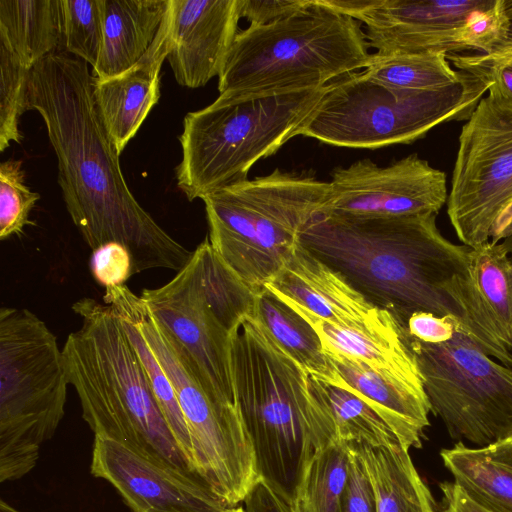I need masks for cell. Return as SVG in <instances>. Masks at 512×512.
<instances>
[{
  "instance_id": "obj_34",
  "label": "cell",
  "mask_w": 512,
  "mask_h": 512,
  "mask_svg": "<svg viewBox=\"0 0 512 512\" xmlns=\"http://www.w3.org/2000/svg\"><path fill=\"white\" fill-rule=\"evenodd\" d=\"M458 71L471 74L497 93L512 101V20L503 37L485 53L448 54Z\"/></svg>"
},
{
  "instance_id": "obj_30",
  "label": "cell",
  "mask_w": 512,
  "mask_h": 512,
  "mask_svg": "<svg viewBox=\"0 0 512 512\" xmlns=\"http://www.w3.org/2000/svg\"><path fill=\"white\" fill-rule=\"evenodd\" d=\"M317 384L330 410L338 441L375 447L401 444L390 426L347 383Z\"/></svg>"
},
{
  "instance_id": "obj_10",
  "label": "cell",
  "mask_w": 512,
  "mask_h": 512,
  "mask_svg": "<svg viewBox=\"0 0 512 512\" xmlns=\"http://www.w3.org/2000/svg\"><path fill=\"white\" fill-rule=\"evenodd\" d=\"M69 385L57 338L26 308L0 309V481L37 464L65 414Z\"/></svg>"
},
{
  "instance_id": "obj_16",
  "label": "cell",
  "mask_w": 512,
  "mask_h": 512,
  "mask_svg": "<svg viewBox=\"0 0 512 512\" xmlns=\"http://www.w3.org/2000/svg\"><path fill=\"white\" fill-rule=\"evenodd\" d=\"M90 470L109 482L132 512H221L226 507L202 481L107 437L94 435Z\"/></svg>"
},
{
  "instance_id": "obj_9",
  "label": "cell",
  "mask_w": 512,
  "mask_h": 512,
  "mask_svg": "<svg viewBox=\"0 0 512 512\" xmlns=\"http://www.w3.org/2000/svg\"><path fill=\"white\" fill-rule=\"evenodd\" d=\"M488 89L468 73L441 89L412 91L353 72L326 85L296 136L348 148L409 144L442 123L467 121Z\"/></svg>"
},
{
  "instance_id": "obj_22",
  "label": "cell",
  "mask_w": 512,
  "mask_h": 512,
  "mask_svg": "<svg viewBox=\"0 0 512 512\" xmlns=\"http://www.w3.org/2000/svg\"><path fill=\"white\" fill-rule=\"evenodd\" d=\"M103 39L92 68L97 79L111 78L133 67L153 43L169 0H100Z\"/></svg>"
},
{
  "instance_id": "obj_13",
  "label": "cell",
  "mask_w": 512,
  "mask_h": 512,
  "mask_svg": "<svg viewBox=\"0 0 512 512\" xmlns=\"http://www.w3.org/2000/svg\"><path fill=\"white\" fill-rule=\"evenodd\" d=\"M447 214L466 246L500 243L512 234V101L483 97L463 125Z\"/></svg>"
},
{
  "instance_id": "obj_21",
  "label": "cell",
  "mask_w": 512,
  "mask_h": 512,
  "mask_svg": "<svg viewBox=\"0 0 512 512\" xmlns=\"http://www.w3.org/2000/svg\"><path fill=\"white\" fill-rule=\"evenodd\" d=\"M326 354L345 382L390 426L405 448L422 446L431 412L422 381L381 372L340 354Z\"/></svg>"
},
{
  "instance_id": "obj_42",
  "label": "cell",
  "mask_w": 512,
  "mask_h": 512,
  "mask_svg": "<svg viewBox=\"0 0 512 512\" xmlns=\"http://www.w3.org/2000/svg\"><path fill=\"white\" fill-rule=\"evenodd\" d=\"M221 512H246L243 505H237L233 507H225Z\"/></svg>"
},
{
  "instance_id": "obj_19",
  "label": "cell",
  "mask_w": 512,
  "mask_h": 512,
  "mask_svg": "<svg viewBox=\"0 0 512 512\" xmlns=\"http://www.w3.org/2000/svg\"><path fill=\"white\" fill-rule=\"evenodd\" d=\"M167 60L176 82L199 88L219 77L239 32L240 0H170Z\"/></svg>"
},
{
  "instance_id": "obj_14",
  "label": "cell",
  "mask_w": 512,
  "mask_h": 512,
  "mask_svg": "<svg viewBox=\"0 0 512 512\" xmlns=\"http://www.w3.org/2000/svg\"><path fill=\"white\" fill-rule=\"evenodd\" d=\"M380 54L488 52L512 20V0H364L353 15Z\"/></svg>"
},
{
  "instance_id": "obj_15",
  "label": "cell",
  "mask_w": 512,
  "mask_h": 512,
  "mask_svg": "<svg viewBox=\"0 0 512 512\" xmlns=\"http://www.w3.org/2000/svg\"><path fill=\"white\" fill-rule=\"evenodd\" d=\"M330 195L320 212L399 217L438 214L447 202L446 175L417 154L388 166L358 160L332 172Z\"/></svg>"
},
{
  "instance_id": "obj_18",
  "label": "cell",
  "mask_w": 512,
  "mask_h": 512,
  "mask_svg": "<svg viewBox=\"0 0 512 512\" xmlns=\"http://www.w3.org/2000/svg\"><path fill=\"white\" fill-rule=\"evenodd\" d=\"M264 288L333 325L364 331L403 328L391 313L370 303L299 243Z\"/></svg>"
},
{
  "instance_id": "obj_24",
  "label": "cell",
  "mask_w": 512,
  "mask_h": 512,
  "mask_svg": "<svg viewBox=\"0 0 512 512\" xmlns=\"http://www.w3.org/2000/svg\"><path fill=\"white\" fill-rule=\"evenodd\" d=\"M370 481L376 512H437L434 498L402 444L347 443Z\"/></svg>"
},
{
  "instance_id": "obj_20",
  "label": "cell",
  "mask_w": 512,
  "mask_h": 512,
  "mask_svg": "<svg viewBox=\"0 0 512 512\" xmlns=\"http://www.w3.org/2000/svg\"><path fill=\"white\" fill-rule=\"evenodd\" d=\"M171 27L169 0L162 25L142 58L120 75L94 80L99 113L120 154L160 99V70L169 53Z\"/></svg>"
},
{
  "instance_id": "obj_17",
  "label": "cell",
  "mask_w": 512,
  "mask_h": 512,
  "mask_svg": "<svg viewBox=\"0 0 512 512\" xmlns=\"http://www.w3.org/2000/svg\"><path fill=\"white\" fill-rule=\"evenodd\" d=\"M449 294L465 331L486 354L512 367V259L505 245L470 247Z\"/></svg>"
},
{
  "instance_id": "obj_6",
  "label": "cell",
  "mask_w": 512,
  "mask_h": 512,
  "mask_svg": "<svg viewBox=\"0 0 512 512\" xmlns=\"http://www.w3.org/2000/svg\"><path fill=\"white\" fill-rule=\"evenodd\" d=\"M325 87L262 95L219 94L189 112L178 139L182 158L178 188L189 201L247 179L252 166L274 154L296 133Z\"/></svg>"
},
{
  "instance_id": "obj_35",
  "label": "cell",
  "mask_w": 512,
  "mask_h": 512,
  "mask_svg": "<svg viewBox=\"0 0 512 512\" xmlns=\"http://www.w3.org/2000/svg\"><path fill=\"white\" fill-rule=\"evenodd\" d=\"M25 183L22 161L7 160L0 164V239L21 235L31 225L29 214L40 199Z\"/></svg>"
},
{
  "instance_id": "obj_12",
  "label": "cell",
  "mask_w": 512,
  "mask_h": 512,
  "mask_svg": "<svg viewBox=\"0 0 512 512\" xmlns=\"http://www.w3.org/2000/svg\"><path fill=\"white\" fill-rule=\"evenodd\" d=\"M404 337L431 412L452 439L480 447L512 436V367L486 354L461 322L437 342Z\"/></svg>"
},
{
  "instance_id": "obj_23",
  "label": "cell",
  "mask_w": 512,
  "mask_h": 512,
  "mask_svg": "<svg viewBox=\"0 0 512 512\" xmlns=\"http://www.w3.org/2000/svg\"><path fill=\"white\" fill-rule=\"evenodd\" d=\"M440 456L471 501L488 512H512V436L480 447L459 441Z\"/></svg>"
},
{
  "instance_id": "obj_8",
  "label": "cell",
  "mask_w": 512,
  "mask_h": 512,
  "mask_svg": "<svg viewBox=\"0 0 512 512\" xmlns=\"http://www.w3.org/2000/svg\"><path fill=\"white\" fill-rule=\"evenodd\" d=\"M330 183L275 169L202 200L209 242L257 295L298 245L303 227L326 204Z\"/></svg>"
},
{
  "instance_id": "obj_26",
  "label": "cell",
  "mask_w": 512,
  "mask_h": 512,
  "mask_svg": "<svg viewBox=\"0 0 512 512\" xmlns=\"http://www.w3.org/2000/svg\"><path fill=\"white\" fill-rule=\"evenodd\" d=\"M62 43L60 0H0V45L32 69Z\"/></svg>"
},
{
  "instance_id": "obj_29",
  "label": "cell",
  "mask_w": 512,
  "mask_h": 512,
  "mask_svg": "<svg viewBox=\"0 0 512 512\" xmlns=\"http://www.w3.org/2000/svg\"><path fill=\"white\" fill-rule=\"evenodd\" d=\"M363 73L371 80L395 89L437 90L460 81L464 72L451 66L439 52L370 54Z\"/></svg>"
},
{
  "instance_id": "obj_1",
  "label": "cell",
  "mask_w": 512,
  "mask_h": 512,
  "mask_svg": "<svg viewBox=\"0 0 512 512\" xmlns=\"http://www.w3.org/2000/svg\"><path fill=\"white\" fill-rule=\"evenodd\" d=\"M94 80L88 64L66 52L49 55L30 73V110L46 125L66 209L92 251L108 243L124 246L133 275L156 268L178 272L192 251L131 193L94 98Z\"/></svg>"
},
{
  "instance_id": "obj_33",
  "label": "cell",
  "mask_w": 512,
  "mask_h": 512,
  "mask_svg": "<svg viewBox=\"0 0 512 512\" xmlns=\"http://www.w3.org/2000/svg\"><path fill=\"white\" fill-rule=\"evenodd\" d=\"M31 69L23 66L0 45V151L12 142L21 143V116L30 110L29 80Z\"/></svg>"
},
{
  "instance_id": "obj_7",
  "label": "cell",
  "mask_w": 512,
  "mask_h": 512,
  "mask_svg": "<svg viewBox=\"0 0 512 512\" xmlns=\"http://www.w3.org/2000/svg\"><path fill=\"white\" fill-rule=\"evenodd\" d=\"M140 297L207 395L219 405L238 407L231 344L253 312L256 294L223 262L208 237L169 282L144 289Z\"/></svg>"
},
{
  "instance_id": "obj_32",
  "label": "cell",
  "mask_w": 512,
  "mask_h": 512,
  "mask_svg": "<svg viewBox=\"0 0 512 512\" xmlns=\"http://www.w3.org/2000/svg\"><path fill=\"white\" fill-rule=\"evenodd\" d=\"M65 52L96 65L102 47L100 0H60Z\"/></svg>"
},
{
  "instance_id": "obj_25",
  "label": "cell",
  "mask_w": 512,
  "mask_h": 512,
  "mask_svg": "<svg viewBox=\"0 0 512 512\" xmlns=\"http://www.w3.org/2000/svg\"><path fill=\"white\" fill-rule=\"evenodd\" d=\"M284 303L310 323L325 352L363 362L381 372L422 381L415 357L405 340L404 327L395 331L345 328L328 323L295 304Z\"/></svg>"
},
{
  "instance_id": "obj_31",
  "label": "cell",
  "mask_w": 512,
  "mask_h": 512,
  "mask_svg": "<svg viewBox=\"0 0 512 512\" xmlns=\"http://www.w3.org/2000/svg\"><path fill=\"white\" fill-rule=\"evenodd\" d=\"M145 368L159 408L189 464L194 468L189 430L175 390L136 323L125 313L114 309ZM196 472V470H195ZM197 473V472H196Z\"/></svg>"
},
{
  "instance_id": "obj_3",
  "label": "cell",
  "mask_w": 512,
  "mask_h": 512,
  "mask_svg": "<svg viewBox=\"0 0 512 512\" xmlns=\"http://www.w3.org/2000/svg\"><path fill=\"white\" fill-rule=\"evenodd\" d=\"M231 371L260 479L292 502L313 453L338 441L317 381L252 313L233 336Z\"/></svg>"
},
{
  "instance_id": "obj_36",
  "label": "cell",
  "mask_w": 512,
  "mask_h": 512,
  "mask_svg": "<svg viewBox=\"0 0 512 512\" xmlns=\"http://www.w3.org/2000/svg\"><path fill=\"white\" fill-rule=\"evenodd\" d=\"M90 267L94 279L105 288L123 285L133 276L128 250L118 243H108L92 251Z\"/></svg>"
},
{
  "instance_id": "obj_4",
  "label": "cell",
  "mask_w": 512,
  "mask_h": 512,
  "mask_svg": "<svg viewBox=\"0 0 512 512\" xmlns=\"http://www.w3.org/2000/svg\"><path fill=\"white\" fill-rule=\"evenodd\" d=\"M72 310L82 324L62 348L65 372L94 435L118 441L158 465L202 481L173 437L114 308L84 297Z\"/></svg>"
},
{
  "instance_id": "obj_11",
  "label": "cell",
  "mask_w": 512,
  "mask_h": 512,
  "mask_svg": "<svg viewBox=\"0 0 512 512\" xmlns=\"http://www.w3.org/2000/svg\"><path fill=\"white\" fill-rule=\"evenodd\" d=\"M103 300L136 323L168 376L189 430L199 477L226 507L242 503L260 476L239 407L219 405L207 395L178 347L127 285L106 288Z\"/></svg>"
},
{
  "instance_id": "obj_39",
  "label": "cell",
  "mask_w": 512,
  "mask_h": 512,
  "mask_svg": "<svg viewBox=\"0 0 512 512\" xmlns=\"http://www.w3.org/2000/svg\"><path fill=\"white\" fill-rule=\"evenodd\" d=\"M246 512H295L292 502L275 492L262 479L243 501Z\"/></svg>"
},
{
  "instance_id": "obj_38",
  "label": "cell",
  "mask_w": 512,
  "mask_h": 512,
  "mask_svg": "<svg viewBox=\"0 0 512 512\" xmlns=\"http://www.w3.org/2000/svg\"><path fill=\"white\" fill-rule=\"evenodd\" d=\"M305 0H240L241 18L250 26H260L274 22L304 4Z\"/></svg>"
},
{
  "instance_id": "obj_37",
  "label": "cell",
  "mask_w": 512,
  "mask_h": 512,
  "mask_svg": "<svg viewBox=\"0 0 512 512\" xmlns=\"http://www.w3.org/2000/svg\"><path fill=\"white\" fill-rule=\"evenodd\" d=\"M349 451V475L340 512H376L374 493L368 476L357 456L350 449Z\"/></svg>"
},
{
  "instance_id": "obj_5",
  "label": "cell",
  "mask_w": 512,
  "mask_h": 512,
  "mask_svg": "<svg viewBox=\"0 0 512 512\" xmlns=\"http://www.w3.org/2000/svg\"><path fill=\"white\" fill-rule=\"evenodd\" d=\"M369 43L358 20L325 0L238 32L218 77L219 94L262 95L321 88L364 69Z\"/></svg>"
},
{
  "instance_id": "obj_27",
  "label": "cell",
  "mask_w": 512,
  "mask_h": 512,
  "mask_svg": "<svg viewBox=\"0 0 512 512\" xmlns=\"http://www.w3.org/2000/svg\"><path fill=\"white\" fill-rule=\"evenodd\" d=\"M252 314L313 379L335 386L345 385L314 328L281 299L264 288L256 295Z\"/></svg>"
},
{
  "instance_id": "obj_41",
  "label": "cell",
  "mask_w": 512,
  "mask_h": 512,
  "mask_svg": "<svg viewBox=\"0 0 512 512\" xmlns=\"http://www.w3.org/2000/svg\"><path fill=\"white\" fill-rule=\"evenodd\" d=\"M0 512H21L3 499L0 501Z\"/></svg>"
},
{
  "instance_id": "obj_40",
  "label": "cell",
  "mask_w": 512,
  "mask_h": 512,
  "mask_svg": "<svg viewBox=\"0 0 512 512\" xmlns=\"http://www.w3.org/2000/svg\"><path fill=\"white\" fill-rule=\"evenodd\" d=\"M440 488L443 494L441 512H488L471 501L454 482H442Z\"/></svg>"
},
{
  "instance_id": "obj_43",
  "label": "cell",
  "mask_w": 512,
  "mask_h": 512,
  "mask_svg": "<svg viewBox=\"0 0 512 512\" xmlns=\"http://www.w3.org/2000/svg\"><path fill=\"white\" fill-rule=\"evenodd\" d=\"M502 243L507 248L509 255L512 259V234L508 238H506L504 241H502Z\"/></svg>"
},
{
  "instance_id": "obj_28",
  "label": "cell",
  "mask_w": 512,
  "mask_h": 512,
  "mask_svg": "<svg viewBox=\"0 0 512 512\" xmlns=\"http://www.w3.org/2000/svg\"><path fill=\"white\" fill-rule=\"evenodd\" d=\"M350 460L347 443L335 441L317 449L296 487L292 500L295 512H340Z\"/></svg>"
},
{
  "instance_id": "obj_2",
  "label": "cell",
  "mask_w": 512,
  "mask_h": 512,
  "mask_svg": "<svg viewBox=\"0 0 512 512\" xmlns=\"http://www.w3.org/2000/svg\"><path fill=\"white\" fill-rule=\"evenodd\" d=\"M298 243L403 327L416 312L453 315L462 323L449 288L465 269L470 247L446 239L436 214L319 212L303 227Z\"/></svg>"
}]
</instances>
